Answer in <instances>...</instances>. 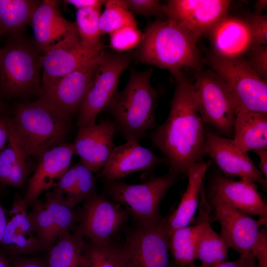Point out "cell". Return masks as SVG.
I'll return each mask as SVG.
<instances>
[{
    "label": "cell",
    "mask_w": 267,
    "mask_h": 267,
    "mask_svg": "<svg viewBox=\"0 0 267 267\" xmlns=\"http://www.w3.org/2000/svg\"><path fill=\"white\" fill-rule=\"evenodd\" d=\"M176 80L168 118L150 139L167 159L168 173L178 176L186 175L191 165L201 161L206 133L194 101L193 83L182 75Z\"/></svg>",
    "instance_id": "obj_1"
},
{
    "label": "cell",
    "mask_w": 267,
    "mask_h": 267,
    "mask_svg": "<svg viewBox=\"0 0 267 267\" xmlns=\"http://www.w3.org/2000/svg\"><path fill=\"white\" fill-rule=\"evenodd\" d=\"M101 6L89 7L78 9L76 26L82 43L90 48L103 47L98 26Z\"/></svg>",
    "instance_id": "obj_31"
},
{
    "label": "cell",
    "mask_w": 267,
    "mask_h": 267,
    "mask_svg": "<svg viewBox=\"0 0 267 267\" xmlns=\"http://www.w3.org/2000/svg\"><path fill=\"white\" fill-rule=\"evenodd\" d=\"M250 49L247 63L259 77L267 81V46H253Z\"/></svg>",
    "instance_id": "obj_40"
},
{
    "label": "cell",
    "mask_w": 267,
    "mask_h": 267,
    "mask_svg": "<svg viewBox=\"0 0 267 267\" xmlns=\"http://www.w3.org/2000/svg\"><path fill=\"white\" fill-rule=\"evenodd\" d=\"M260 158L259 169L264 178L267 180V149H261L254 151Z\"/></svg>",
    "instance_id": "obj_45"
},
{
    "label": "cell",
    "mask_w": 267,
    "mask_h": 267,
    "mask_svg": "<svg viewBox=\"0 0 267 267\" xmlns=\"http://www.w3.org/2000/svg\"><path fill=\"white\" fill-rule=\"evenodd\" d=\"M210 199L220 225V236L227 248L235 250L239 256L252 255V248L262 224L217 198L210 197Z\"/></svg>",
    "instance_id": "obj_16"
},
{
    "label": "cell",
    "mask_w": 267,
    "mask_h": 267,
    "mask_svg": "<svg viewBox=\"0 0 267 267\" xmlns=\"http://www.w3.org/2000/svg\"><path fill=\"white\" fill-rule=\"evenodd\" d=\"M127 219V211L120 204L96 194L84 202L75 233L94 245H104L111 243Z\"/></svg>",
    "instance_id": "obj_11"
},
{
    "label": "cell",
    "mask_w": 267,
    "mask_h": 267,
    "mask_svg": "<svg viewBox=\"0 0 267 267\" xmlns=\"http://www.w3.org/2000/svg\"><path fill=\"white\" fill-rule=\"evenodd\" d=\"M210 65L227 83L233 95L235 115L246 112L267 114V82L259 77L242 57L222 58L214 55Z\"/></svg>",
    "instance_id": "obj_7"
},
{
    "label": "cell",
    "mask_w": 267,
    "mask_h": 267,
    "mask_svg": "<svg viewBox=\"0 0 267 267\" xmlns=\"http://www.w3.org/2000/svg\"><path fill=\"white\" fill-rule=\"evenodd\" d=\"M1 34L0 33V36H1ZM0 48H1L0 47Z\"/></svg>",
    "instance_id": "obj_52"
},
{
    "label": "cell",
    "mask_w": 267,
    "mask_h": 267,
    "mask_svg": "<svg viewBox=\"0 0 267 267\" xmlns=\"http://www.w3.org/2000/svg\"><path fill=\"white\" fill-rule=\"evenodd\" d=\"M252 254L257 261L258 267H267V232L266 226L260 230L252 248Z\"/></svg>",
    "instance_id": "obj_41"
},
{
    "label": "cell",
    "mask_w": 267,
    "mask_h": 267,
    "mask_svg": "<svg viewBox=\"0 0 267 267\" xmlns=\"http://www.w3.org/2000/svg\"><path fill=\"white\" fill-rule=\"evenodd\" d=\"M197 267V266H195V265L192 266H188V267Z\"/></svg>",
    "instance_id": "obj_51"
},
{
    "label": "cell",
    "mask_w": 267,
    "mask_h": 267,
    "mask_svg": "<svg viewBox=\"0 0 267 267\" xmlns=\"http://www.w3.org/2000/svg\"><path fill=\"white\" fill-rule=\"evenodd\" d=\"M178 177L168 173L140 184L107 180L106 189L116 203L126 207L138 226H147L163 218L159 213L160 204Z\"/></svg>",
    "instance_id": "obj_5"
},
{
    "label": "cell",
    "mask_w": 267,
    "mask_h": 267,
    "mask_svg": "<svg viewBox=\"0 0 267 267\" xmlns=\"http://www.w3.org/2000/svg\"><path fill=\"white\" fill-rule=\"evenodd\" d=\"M8 143L0 154V182L5 184L10 172L21 155L25 151L17 139L10 119L8 123Z\"/></svg>",
    "instance_id": "obj_34"
},
{
    "label": "cell",
    "mask_w": 267,
    "mask_h": 267,
    "mask_svg": "<svg viewBox=\"0 0 267 267\" xmlns=\"http://www.w3.org/2000/svg\"><path fill=\"white\" fill-rule=\"evenodd\" d=\"M0 267H9L7 261L0 253Z\"/></svg>",
    "instance_id": "obj_49"
},
{
    "label": "cell",
    "mask_w": 267,
    "mask_h": 267,
    "mask_svg": "<svg viewBox=\"0 0 267 267\" xmlns=\"http://www.w3.org/2000/svg\"><path fill=\"white\" fill-rule=\"evenodd\" d=\"M103 50V47L85 46L78 31L50 47L43 54L41 95L48 92L66 74L98 56Z\"/></svg>",
    "instance_id": "obj_12"
},
{
    "label": "cell",
    "mask_w": 267,
    "mask_h": 267,
    "mask_svg": "<svg viewBox=\"0 0 267 267\" xmlns=\"http://www.w3.org/2000/svg\"><path fill=\"white\" fill-rule=\"evenodd\" d=\"M210 197L217 198L251 216H258L262 225L267 226V206L256 183L245 179L236 180L221 174L210 179Z\"/></svg>",
    "instance_id": "obj_17"
},
{
    "label": "cell",
    "mask_w": 267,
    "mask_h": 267,
    "mask_svg": "<svg viewBox=\"0 0 267 267\" xmlns=\"http://www.w3.org/2000/svg\"><path fill=\"white\" fill-rule=\"evenodd\" d=\"M76 186L74 196V208L96 194L95 179L92 173L80 162L75 164Z\"/></svg>",
    "instance_id": "obj_35"
},
{
    "label": "cell",
    "mask_w": 267,
    "mask_h": 267,
    "mask_svg": "<svg viewBox=\"0 0 267 267\" xmlns=\"http://www.w3.org/2000/svg\"><path fill=\"white\" fill-rule=\"evenodd\" d=\"M106 0H66L64 2L74 5L78 9L95 6H101Z\"/></svg>",
    "instance_id": "obj_44"
},
{
    "label": "cell",
    "mask_w": 267,
    "mask_h": 267,
    "mask_svg": "<svg viewBox=\"0 0 267 267\" xmlns=\"http://www.w3.org/2000/svg\"><path fill=\"white\" fill-rule=\"evenodd\" d=\"M24 199L15 198L7 214L6 226L0 245L12 255L35 252L44 249L30 222Z\"/></svg>",
    "instance_id": "obj_23"
},
{
    "label": "cell",
    "mask_w": 267,
    "mask_h": 267,
    "mask_svg": "<svg viewBox=\"0 0 267 267\" xmlns=\"http://www.w3.org/2000/svg\"><path fill=\"white\" fill-rule=\"evenodd\" d=\"M40 2L32 0H0V33L17 34L31 23Z\"/></svg>",
    "instance_id": "obj_29"
},
{
    "label": "cell",
    "mask_w": 267,
    "mask_h": 267,
    "mask_svg": "<svg viewBox=\"0 0 267 267\" xmlns=\"http://www.w3.org/2000/svg\"><path fill=\"white\" fill-rule=\"evenodd\" d=\"M34 44L42 54L67 36L78 31L76 22L66 20L61 14L58 1L44 0L35 9L31 22Z\"/></svg>",
    "instance_id": "obj_22"
},
{
    "label": "cell",
    "mask_w": 267,
    "mask_h": 267,
    "mask_svg": "<svg viewBox=\"0 0 267 267\" xmlns=\"http://www.w3.org/2000/svg\"><path fill=\"white\" fill-rule=\"evenodd\" d=\"M193 93L203 121L212 125L219 134L230 136L235 107L226 82L215 72H200L193 83Z\"/></svg>",
    "instance_id": "obj_8"
},
{
    "label": "cell",
    "mask_w": 267,
    "mask_h": 267,
    "mask_svg": "<svg viewBox=\"0 0 267 267\" xmlns=\"http://www.w3.org/2000/svg\"><path fill=\"white\" fill-rule=\"evenodd\" d=\"M199 39L172 20H157L147 26L135 56L141 63L168 70L177 79L182 69L199 68Z\"/></svg>",
    "instance_id": "obj_2"
},
{
    "label": "cell",
    "mask_w": 267,
    "mask_h": 267,
    "mask_svg": "<svg viewBox=\"0 0 267 267\" xmlns=\"http://www.w3.org/2000/svg\"><path fill=\"white\" fill-rule=\"evenodd\" d=\"M249 267H258L257 262L254 257L253 258Z\"/></svg>",
    "instance_id": "obj_50"
},
{
    "label": "cell",
    "mask_w": 267,
    "mask_h": 267,
    "mask_svg": "<svg viewBox=\"0 0 267 267\" xmlns=\"http://www.w3.org/2000/svg\"><path fill=\"white\" fill-rule=\"evenodd\" d=\"M117 127L114 121L79 128L73 143L75 154L80 163L92 173L102 169L115 145L113 138Z\"/></svg>",
    "instance_id": "obj_18"
},
{
    "label": "cell",
    "mask_w": 267,
    "mask_h": 267,
    "mask_svg": "<svg viewBox=\"0 0 267 267\" xmlns=\"http://www.w3.org/2000/svg\"><path fill=\"white\" fill-rule=\"evenodd\" d=\"M105 3V9L101 13L98 23L101 35L125 26L137 27L136 21L124 0H108Z\"/></svg>",
    "instance_id": "obj_32"
},
{
    "label": "cell",
    "mask_w": 267,
    "mask_h": 267,
    "mask_svg": "<svg viewBox=\"0 0 267 267\" xmlns=\"http://www.w3.org/2000/svg\"><path fill=\"white\" fill-rule=\"evenodd\" d=\"M152 69L133 71L124 89L115 95L108 108L117 130L127 141L137 142L156 127L155 110L161 92L151 84Z\"/></svg>",
    "instance_id": "obj_3"
},
{
    "label": "cell",
    "mask_w": 267,
    "mask_h": 267,
    "mask_svg": "<svg viewBox=\"0 0 267 267\" xmlns=\"http://www.w3.org/2000/svg\"><path fill=\"white\" fill-rule=\"evenodd\" d=\"M208 34L216 55L222 58H241L253 45L252 33L248 22L238 17L226 15Z\"/></svg>",
    "instance_id": "obj_24"
},
{
    "label": "cell",
    "mask_w": 267,
    "mask_h": 267,
    "mask_svg": "<svg viewBox=\"0 0 267 267\" xmlns=\"http://www.w3.org/2000/svg\"><path fill=\"white\" fill-rule=\"evenodd\" d=\"M267 7V1L266 0H258L256 3V12L255 14H262L263 10L266 9Z\"/></svg>",
    "instance_id": "obj_48"
},
{
    "label": "cell",
    "mask_w": 267,
    "mask_h": 267,
    "mask_svg": "<svg viewBox=\"0 0 267 267\" xmlns=\"http://www.w3.org/2000/svg\"><path fill=\"white\" fill-rule=\"evenodd\" d=\"M130 11L133 14L144 16L165 15L163 6L157 0H124Z\"/></svg>",
    "instance_id": "obj_37"
},
{
    "label": "cell",
    "mask_w": 267,
    "mask_h": 267,
    "mask_svg": "<svg viewBox=\"0 0 267 267\" xmlns=\"http://www.w3.org/2000/svg\"><path fill=\"white\" fill-rule=\"evenodd\" d=\"M197 234L195 224L177 229L168 234L169 251L176 267L195 265Z\"/></svg>",
    "instance_id": "obj_30"
},
{
    "label": "cell",
    "mask_w": 267,
    "mask_h": 267,
    "mask_svg": "<svg viewBox=\"0 0 267 267\" xmlns=\"http://www.w3.org/2000/svg\"><path fill=\"white\" fill-rule=\"evenodd\" d=\"M164 163L168 164L165 157H159L137 141L128 140L115 146L97 177L117 180L136 172L152 170Z\"/></svg>",
    "instance_id": "obj_21"
},
{
    "label": "cell",
    "mask_w": 267,
    "mask_h": 267,
    "mask_svg": "<svg viewBox=\"0 0 267 267\" xmlns=\"http://www.w3.org/2000/svg\"><path fill=\"white\" fill-rule=\"evenodd\" d=\"M198 209L195 221L198 230L196 260L201 262L198 267H211L227 261V248L221 236L211 226L210 206L204 183L200 191Z\"/></svg>",
    "instance_id": "obj_25"
},
{
    "label": "cell",
    "mask_w": 267,
    "mask_h": 267,
    "mask_svg": "<svg viewBox=\"0 0 267 267\" xmlns=\"http://www.w3.org/2000/svg\"><path fill=\"white\" fill-rule=\"evenodd\" d=\"M102 52L64 76L39 100L70 119L79 110L92 85Z\"/></svg>",
    "instance_id": "obj_13"
},
{
    "label": "cell",
    "mask_w": 267,
    "mask_h": 267,
    "mask_svg": "<svg viewBox=\"0 0 267 267\" xmlns=\"http://www.w3.org/2000/svg\"><path fill=\"white\" fill-rule=\"evenodd\" d=\"M28 212L34 230L44 249H49L62 232L74 225L73 209L53 198L48 193L44 201L37 200Z\"/></svg>",
    "instance_id": "obj_20"
},
{
    "label": "cell",
    "mask_w": 267,
    "mask_h": 267,
    "mask_svg": "<svg viewBox=\"0 0 267 267\" xmlns=\"http://www.w3.org/2000/svg\"><path fill=\"white\" fill-rule=\"evenodd\" d=\"M6 221V211L0 202V244L3 236Z\"/></svg>",
    "instance_id": "obj_47"
},
{
    "label": "cell",
    "mask_w": 267,
    "mask_h": 267,
    "mask_svg": "<svg viewBox=\"0 0 267 267\" xmlns=\"http://www.w3.org/2000/svg\"><path fill=\"white\" fill-rule=\"evenodd\" d=\"M88 246L83 237L65 230L49 249L46 267H90Z\"/></svg>",
    "instance_id": "obj_27"
},
{
    "label": "cell",
    "mask_w": 267,
    "mask_h": 267,
    "mask_svg": "<svg viewBox=\"0 0 267 267\" xmlns=\"http://www.w3.org/2000/svg\"><path fill=\"white\" fill-rule=\"evenodd\" d=\"M43 54L28 42L16 39L0 50V85L7 93L18 95L41 92L40 72Z\"/></svg>",
    "instance_id": "obj_6"
},
{
    "label": "cell",
    "mask_w": 267,
    "mask_h": 267,
    "mask_svg": "<svg viewBox=\"0 0 267 267\" xmlns=\"http://www.w3.org/2000/svg\"><path fill=\"white\" fill-rule=\"evenodd\" d=\"M227 0H171L162 5L164 14L200 38L227 15Z\"/></svg>",
    "instance_id": "obj_14"
},
{
    "label": "cell",
    "mask_w": 267,
    "mask_h": 267,
    "mask_svg": "<svg viewBox=\"0 0 267 267\" xmlns=\"http://www.w3.org/2000/svg\"><path fill=\"white\" fill-rule=\"evenodd\" d=\"M9 119L0 115V154L8 141Z\"/></svg>",
    "instance_id": "obj_43"
},
{
    "label": "cell",
    "mask_w": 267,
    "mask_h": 267,
    "mask_svg": "<svg viewBox=\"0 0 267 267\" xmlns=\"http://www.w3.org/2000/svg\"><path fill=\"white\" fill-rule=\"evenodd\" d=\"M142 37L137 27H123L109 33L110 46L118 52L130 50L139 45Z\"/></svg>",
    "instance_id": "obj_36"
},
{
    "label": "cell",
    "mask_w": 267,
    "mask_h": 267,
    "mask_svg": "<svg viewBox=\"0 0 267 267\" xmlns=\"http://www.w3.org/2000/svg\"><path fill=\"white\" fill-rule=\"evenodd\" d=\"M131 52H102L92 85L79 110V128L95 124L97 116L115 95L120 77L131 62Z\"/></svg>",
    "instance_id": "obj_9"
},
{
    "label": "cell",
    "mask_w": 267,
    "mask_h": 267,
    "mask_svg": "<svg viewBox=\"0 0 267 267\" xmlns=\"http://www.w3.org/2000/svg\"><path fill=\"white\" fill-rule=\"evenodd\" d=\"M253 256H242L233 261H225L211 267H249Z\"/></svg>",
    "instance_id": "obj_42"
},
{
    "label": "cell",
    "mask_w": 267,
    "mask_h": 267,
    "mask_svg": "<svg viewBox=\"0 0 267 267\" xmlns=\"http://www.w3.org/2000/svg\"><path fill=\"white\" fill-rule=\"evenodd\" d=\"M249 25L253 39V46L267 45V15L254 14L247 21Z\"/></svg>",
    "instance_id": "obj_39"
},
{
    "label": "cell",
    "mask_w": 267,
    "mask_h": 267,
    "mask_svg": "<svg viewBox=\"0 0 267 267\" xmlns=\"http://www.w3.org/2000/svg\"><path fill=\"white\" fill-rule=\"evenodd\" d=\"M90 267H126L120 249L110 243L104 245L88 246Z\"/></svg>",
    "instance_id": "obj_33"
},
{
    "label": "cell",
    "mask_w": 267,
    "mask_h": 267,
    "mask_svg": "<svg viewBox=\"0 0 267 267\" xmlns=\"http://www.w3.org/2000/svg\"><path fill=\"white\" fill-rule=\"evenodd\" d=\"M232 139L243 151L267 149V114L246 112L236 114Z\"/></svg>",
    "instance_id": "obj_28"
},
{
    "label": "cell",
    "mask_w": 267,
    "mask_h": 267,
    "mask_svg": "<svg viewBox=\"0 0 267 267\" xmlns=\"http://www.w3.org/2000/svg\"><path fill=\"white\" fill-rule=\"evenodd\" d=\"M204 154L215 162L224 176L238 177L261 184L266 190L267 180L245 152L232 139L218 133H206Z\"/></svg>",
    "instance_id": "obj_15"
},
{
    "label": "cell",
    "mask_w": 267,
    "mask_h": 267,
    "mask_svg": "<svg viewBox=\"0 0 267 267\" xmlns=\"http://www.w3.org/2000/svg\"><path fill=\"white\" fill-rule=\"evenodd\" d=\"M69 120L38 100L18 105L10 122L26 153L38 158L44 151L62 143Z\"/></svg>",
    "instance_id": "obj_4"
},
{
    "label": "cell",
    "mask_w": 267,
    "mask_h": 267,
    "mask_svg": "<svg viewBox=\"0 0 267 267\" xmlns=\"http://www.w3.org/2000/svg\"><path fill=\"white\" fill-rule=\"evenodd\" d=\"M212 161L194 163L187 172L188 184L178 207L167 216L168 234L188 226L199 206L200 191L206 173Z\"/></svg>",
    "instance_id": "obj_26"
},
{
    "label": "cell",
    "mask_w": 267,
    "mask_h": 267,
    "mask_svg": "<svg viewBox=\"0 0 267 267\" xmlns=\"http://www.w3.org/2000/svg\"><path fill=\"white\" fill-rule=\"evenodd\" d=\"M12 267H46V266L37 260H25L15 263Z\"/></svg>",
    "instance_id": "obj_46"
},
{
    "label": "cell",
    "mask_w": 267,
    "mask_h": 267,
    "mask_svg": "<svg viewBox=\"0 0 267 267\" xmlns=\"http://www.w3.org/2000/svg\"><path fill=\"white\" fill-rule=\"evenodd\" d=\"M30 156L24 152L12 167L5 185L19 187L27 178L30 168Z\"/></svg>",
    "instance_id": "obj_38"
},
{
    "label": "cell",
    "mask_w": 267,
    "mask_h": 267,
    "mask_svg": "<svg viewBox=\"0 0 267 267\" xmlns=\"http://www.w3.org/2000/svg\"><path fill=\"white\" fill-rule=\"evenodd\" d=\"M74 154L73 143H62L44 151L38 157V164L29 180L23 198L27 206L33 204L44 191L57 185L70 168Z\"/></svg>",
    "instance_id": "obj_19"
},
{
    "label": "cell",
    "mask_w": 267,
    "mask_h": 267,
    "mask_svg": "<svg viewBox=\"0 0 267 267\" xmlns=\"http://www.w3.org/2000/svg\"><path fill=\"white\" fill-rule=\"evenodd\" d=\"M120 251L126 267H173L168 246L167 217L149 225H138L129 233Z\"/></svg>",
    "instance_id": "obj_10"
}]
</instances>
